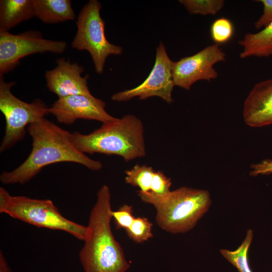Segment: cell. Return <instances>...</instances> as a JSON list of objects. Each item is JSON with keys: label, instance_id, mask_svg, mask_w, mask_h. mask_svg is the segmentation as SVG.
<instances>
[{"label": "cell", "instance_id": "obj_1", "mask_svg": "<svg viewBox=\"0 0 272 272\" xmlns=\"http://www.w3.org/2000/svg\"><path fill=\"white\" fill-rule=\"evenodd\" d=\"M27 130L32 139L31 152L17 168L1 174L3 183L24 184L44 167L59 162L76 163L94 171L102 168L100 161L90 158L76 148L71 141V133L45 117L30 124Z\"/></svg>", "mask_w": 272, "mask_h": 272}, {"label": "cell", "instance_id": "obj_2", "mask_svg": "<svg viewBox=\"0 0 272 272\" xmlns=\"http://www.w3.org/2000/svg\"><path fill=\"white\" fill-rule=\"evenodd\" d=\"M111 193L103 185L89 216V235L79 252L84 272H126L130 265L111 228Z\"/></svg>", "mask_w": 272, "mask_h": 272}, {"label": "cell", "instance_id": "obj_3", "mask_svg": "<svg viewBox=\"0 0 272 272\" xmlns=\"http://www.w3.org/2000/svg\"><path fill=\"white\" fill-rule=\"evenodd\" d=\"M70 139L76 148L84 154L116 155L127 162L146 155L143 124L131 114L103 123L89 134L75 131L71 133Z\"/></svg>", "mask_w": 272, "mask_h": 272}, {"label": "cell", "instance_id": "obj_4", "mask_svg": "<svg viewBox=\"0 0 272 272\" xmlns=\"http://www.w3.org/2000/svg\"><path fill=\"white\" fill-rule=\"evenodd\" d=\"M141 200L156 210L155 220L163 230L184 233L191 230L211 205L210 193L204 189L182 187L162 196L138 191Z\"/></svg>", "mask_w": 272, "mask_h": 272}, {"label": "cell", "instance_id": "obj_5", "mask_svg": "<svg viewBox=\"0 0 272 272\" xmlns=\"http://www.w3.org/2000/svg\"><path fill=\"white\" fill-rule=\"evenodd\" d=\"M0 213L37 227L64 231L82 241L89 235L87 226L65 218L51 200L12 196L2 187Z\"/></svg>", "mask_w": 272, "mask_h": 272}, {"label": "cell", "instance_id": "obj_6", "mask_svg": "<svg viewBox=\"0 0 272 272\" xmlns=\"http://www.w3.org/2000/svg\"><path fill=\"white\" fill-rule=\"evenodd\" d=\"M101 5L90 0L80 11L76 24L77 32L72 43L73 48L86 50L92 57L96 72L101 74L106 58L110 55H120L121 46L110 43L105 35V22L100 16Z\"/></svg>", "mask_w": 272, "mask_h": 272}, {"label": "cell", "instance_id": "obj_7", "mask_svg": "<svg viewBox=\"0 0 272 272\" xmlns=\"http://www.w3.org/2000/svg\"><path fill=\"white\" fill-rule=\"evenodd\" d=\"M16 83L6 82L3 76H0V110L6 120L5 134L0 146L1 153L23 139L26 126L49 114L48 108L40 100L29 103L15 96L11 89Z\"/></svg>", "mask_w": 272, "mask_h": 272}, {"label": "cell", "instance_id": "obj_8", "mask_svg": "<svg viewBox=\"0 0 272 272\" xmlns=\"http://www.w3.org/2000/svg\"><path fill=\"white\" fill-rule=\"evenodd\" d=\"M66 47L65 41L44 39L38 31L13 34L0 30V76L12 71L26 56L46 52L62 53Z\"/></svg>", "mask_w": 272, "mask_h": 272}, {"label": "cell", "instance_id": "obj_9", "mask_svg": "<svg viewBox=\"0 0 272 272\" xmlns=\"http://www.w3.org/2000/svg\"><path fill=\"white\" fill-rule=\"evenodd\" d=\"M174 61L169 57L166 48L161 42L156 48L153 68L146 79L138 86L113 94L111 99L126 101L138 97L140 100L157 96L168 103L173 102L172 93L175 86L173 80Z\"/></svg>", "mask_w": 272, "mask_h": 272}, {"label": "cell", "instance_id": "obj_10", "mask_svg": "<svg viewBox=\"0 0 272 272\" xmlns=\"http://www.w3.org/2000/svg\"><path fill=\"white\" fill-rule=\"evenodd\" d=\"M226 61V54L217 44L207 46L191 56L181 58L173 64L175 86L188 90L199 80L211 81L218 74L214 68L217 62Z\"/></svg>", "mask_w": 272, "mask_h": 272}, {"label": "cell", "instance_id": "obj_11", "mask_svg": "<svg viewBox=\"0 0 272 272\" xmlns=\"http://www.w3.org/2000/svg\"><path fill=\"white\" fill-rule=\"evenodd\" d=\"M105 103L92 95H75L58 98L48 108V112L57 122L72 124L79 119L108 123L116 120L105 109Z\"/></svg>", "mask_w": 272, "mask_h": 272}, {"label": "cell", "instance_id": "obj_12", "mask_svg": "<svg viewBox=\"0 0 272 272\" xmlns=\"http://www.w3.org/2000/svg\"><path fill=\"white\" fill-rule=\"evenodd\" d=\"M56 66L45 74L46 86L58 98L75 95H91L88 86V76H81L83 67L64 58L56 60Z\"/></svg>", "mask_w": 272, "mask_h": 272}, {"label": "cell", "instance_id": "obj_13", "mask_svg": "<svg viewBox=\"0 0 272 272\" xmlns=\"http://www.w3.org/2000/svg\"><path fill=\"white\" fill-rule=\"evenodd\" d=\"M243 117L251 127L272 124V79L254 85L244 103Z\"/></svg>", "mask_w": 272, "mask_h": 272}, {"label": "cell", "instance_id": "obj_14", "mask_svg": "<svg viewBox=\"0 0 272 272\" xmlns=\"http://www.w3.org/2000/svg\"><path fill=\"white\" fill-rule=\"evenodd\" d=\"M33 7L34 16L45 23H58L76 18L70 0H33Z\"/></svg>", "mask_w": 272, "mask_h": 272}, {"label": "cell", "instance_id": "obj_15", "mask_svg": "<svg viewBox=\"0 0 272 272\" xmlns=\"http://www.w3.org/2000/svg\"><path fill=\"white\" fill-rule=\"evenodd\" d=\"M34 16L33 0H1L0 30L8 31Z\"/></svg>", "mask_w": 272, "mask_h": 272}, {"label": "cell", "instance_id": "obj_16", "mask_svg": "<svg viewBox=\"0 0 272 272\" xmlns=\"http://www.w3.org/2000/svg\"><path fill=\"white\" fill-rule=\"evenodd\" d=\"M238 43L243 47L241 58L272 55V21L256 33L246 34Z\"/></svg>", "mask_w": 272, "mask_h": 272}, {"label": "cell", "instance_id": "obj_17", "mask_svg": "<svg viewBox=\"0 0 272 272\" xmlns=\"http://www.w3.org/2000/svg\"><path fill=\"white\" fill-rule=\"evenodd\" d=\"M253 237L251 229L247 231L241 244L235 250H220L222 255L237 269L238 272H252L248 259V252Z\"/></svg>", "mask_w": 272, "mask_h": 272}, {"label": "cell", "instance_id": "obj_18", "mask_svg": "<svg viewBox=\"0 0 272 272\" xmlns=\"http://www.w3.org/2000/svg\"><path fill=\"white\" fill-rule=\"evenodd\" d=\"M155 171L152 167L137 164L132 169L125 171V181L126 183L138 186L140 191L148 192Z\"/></svg>", "mask_w": 272, "mask_h": 272}, {"label": "cell", "instance_id": "obj_19", "mask_svg": "<svg viewBox=\"0 0 272 272\" xmlns=\"http://www.w3.org/2000/svg\"><path fill=\"white\" fill-rule=\"evenodd\" d=\"M179 3L190 14L215 15L223 8V0H180Z\"/></svg>", "mask_w": 272, "mask_h": 272}, {"label": "cell", "instance_id": "obj_20", "mask_svg": "<svg viewBox=\"0 0 272 272\" xmlns=\"http://www.w3.org/2000/svg\"><path fill=\"white\" fill-rule=\"evenodd\" d=\"M152 227L153 224L147 218L138 217L125 231L128 237L134 242L142 243L153 237Z\"/></svg>", "mask_w": 272, "mask_h": 272}, {"label": "cell", "instance_id": "obj_21", "mask_svg": "<svg viewBox=\"0 0 272 272\" xmlns=\"http://www.w3.org/2000/svg\"><path fill=\"white\" fill-rule=\"evenodd\" d=\"M234 26L232 22L225 18H220L212 23L210 33L215 44H223L229 41L234 34Z\"/></svg>", "mask_w": 272, "mask_h": 272}, {"label": "cell", "instance_id": "obj_22", "mask_svg": "<svg viewBox=\"0 0 272 272\" xmlns=\"http://www.w3.org/2000/svg\"><path fill=\"white\" fill-rule=\"evenodd\" d=\"M171 181L160 171H155L149 192L157 196H162L171 191Z\"/></svg>", "mask_w": 272, "mask_h": 272}, {"label": "cell", "instance_id": "obj_23", "mask_svg": "<svg viewBox=\"0 0 272 272\" xmlns=\"http://www.w3.org/2000/svg\"><path fill=\"white\" fill-rule=\"evenodd\" d=\"M132 213V207L128 205H123L117 211H112V218L114 219L117 228L128 229L135 218Z\"/></svg>", "mask_w": 272, "mask_h": 272}, {"label": "cell", "instance_id": "obj_24", "mask_svg": "<svg viewBox=\"0 0 272 272\" xmlns=\"http://www.w3.org/2000/svg\"><path fill=\"white\" fill-rule=\"evenodd\" d=\"M263 6V13L255 23L254 27L259 30L267 26L272 21V0H259Z\"/></svg>", "mask_w": 272, "mask_h": 272}, {"label": "cell", "instance_id": "obj_25", "mask_svg": "<svg viewBox=\"0 0 272 272\" xmlns=\"http://www.w3.org/2000/svg\"><path fill=\"white\" fill-rule=\"evenodd\" d=\"M250 175L256 176L259 175H269L272 173V159H264L259 163L252 164Z\"/></svg>", "mask_w": 272, "mask_h": 272}]
</instances>
